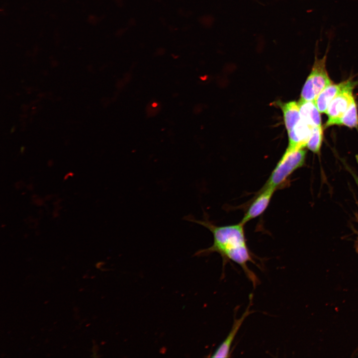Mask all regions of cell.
<instances>
[{"label": "cell", "mask_w": 358, "mask_h": 358, "mask_svg": "<svg viewBox=\"0 0 358 358\" xmlns=\"http://www.w3.org/2000/svg\"><path fill=\"white\" fill-rule=\"evenodd\" d=\"M202 220H197L189 215L183 217V220L200 224L209 230L213 236V242L210 247L196 252L194 256H204L216 252L222 257L223 263L229 261L239 265L247 278L256 286L259 280L256 274L249 268L248 264L251 262L256 265L248 247L245 238L244 226L240 222L238 224L219 226L209 221L207 218ZM223 265V266H224Z\"/></svg>", "instance_id": "obj_1"}, {"label": "cell", "mask_w": 358, "mask_h": 358, "mask_svg": "<svg viewBox=\"0 0 358 358\" xmlns=\"http://www.w3.org/2000/svg\"><path fill=\"white\" fill-rule=\"evenodd\" d=\"M306 154V151L304 148H287L264 186L276 190L282 187L290 176L304 165Z\"/></svg>", "instance_id": "obj_2"}, {"label": "cell", "mask_w": 358, "mask_h": 358, "mask_svg": "<svg viewBox=\"0 0 358 358\" xmlns=\"http://www.w3.org/2000/svg\"><path fill=\"white\" fill-rule=\"evenodd\" d=\"M328 43L324 56L318 58L315 52L314 64L311 73L303 87L299 101H313L327 87L333 84L326 70L327 54L330 49Z\"/></svg>", "instance_id": "obj_3"}, {"label": "cell", "mask_w": 358, "mask_h": 358, "mask_svg": "<svg viewBox=\"0 0 358 358\" xmlns=\"http://www.w3.org/2000/svg\"><path fill=\"white\" fill-rule=\"evenodd\" d=\"M354 89L349 88L343 90L331 102L326 112L328 117L326 127L334 125L355 101L353 94Z\"/></svg>", "instance_id": "obj_4"}, {"label": "cell", "mask_w": 358, "mask_h": 358, "mask_svg": "<svg viewBox=\"0 0 358 358\" xmlns=\"http://www.w3.org/2000/svg\"><path fill=\"white\" fill-rule=\"evenodd\" d=\"M275 189L264 186L250 204L240 221L243 224L262 214L268 206Z\"/></svg>", "instance_id": "obj_5"}, {"label": "cell", "mask_w": 358, "mask_h": 358, "mask_svg": "<svg viewBox=\"0 0 358 358\" xmlns=\"http://www.w3.org/2000/svg\"><path fill=\"white\" fill-rule=\"evenodd\" d=\"M357 82L348 80L338 84H332L323 90L314 100L320 113H326L333 99L343 90L354 88Z\"/></svg>", "instance_id": "obj_6"}, {"label": "cell", "mask_w": 358, "mask_h": 358, "mask_svg": "<svg viewBox=\"0 0 358 358\" xmlns=\"http://www.w3.org/2000/svg\"><path fill=\"white\" fill-rule=\"evenodd\" d=\"M252 298L253 295L251 294L250 295V303L246 310L239 318L234 319L233 324L228 335L213 353L211 357L229 358L230 357L231 348L239 330L246 318L253 312L250 309L252 302Z\"/></svg>", "instance_id": "obj_7"}, {"label": "cell", "mask_w": 358, "mask_h": 358, "mask_svg": "<svg viewBox=\"0 0 358 358\" xmlns=\"http://www.w3.org/2000/svg\"><path fill=\"white\" fill-rule=\"evenodd\" d=\"M313 127L301 119L288 132V149L304 148L310 137Z\"/></svg>", "instance_id": "obj_8"}, {"label": "cell", "mask_w": 358, "mask_h": 358, "mask_svg": "<svg viewBox=\"0 0 358 358\" xmlns=\"http://www.w3.org/2000/svg\"><path fill=\"white\" fill-rule=\"evenodd\" d=\"M300 118L313 127L322 126L320 112L314 100L298 102Z\"/></svg>", "instance_id": "obj_9"}, {"label": "cell", "mask_w": 358, "mask_h": 358, "mask_svg": "<svg viewBox=\"0 0 358 358\" xmlns=\"http://www.w3.org/2000/svg\"><path fill=\"white\" fill-rule=\"evenodd\" d=\"M284 123L287 132L290 131L300 119L299 103L295 101L281 104Z\"/></svg>", "instance_id": "obj_10"}, {"label": "cell", "mask_w": 358, "mask_h": 358, "mask_svg": "<svg viewBox=\"0 0 358 358\" xmlns=\"http://www.w3.org/2000/svg\"><path fill=\"white\" fill-rule=\"evenodd\" d=\"M335 125H345L350 128L358 127V114L355 101L345 114L336 122Z\"/></svg>", "instance_id": "obj_11"}, {"label": "cell", "mask_w": 358, "mask_h": 358, "mask_svg": "<svg viewBox=\"0 0 358 358\" xmlns=\"http://www.w3.org/2000/svg\"><path fill=\"white\" fill-rule=\"evenodd\" d=\"M323 136L322 126L313 127L306 147L314 153H318L321 147Z\"/></svg>", "instance_id": "obj_12"}, {"label": "cell", "mask_w": 358, "mask_h": 358, "mask_svg": "<svg viewBox=\"0 0 358 358\" xmlns=\"http://www.w3.org/2000/svg\"><path fill=\"white\" fill-rule=\"evenodd\" d=\"M354 175V179H355V181H356V183H357V184L358 186V176H356V175Z\"/></svg>", "instance_id": "obj_13"}]
</instances>
